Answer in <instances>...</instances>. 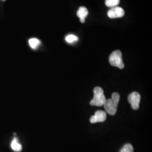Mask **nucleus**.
<instances>
[{
  "mask_svg": "<svg viewBox=\"0 0 152 152\" xmlns=\"http://www.w3.org/2000/svg\"><path fill=\"white\" fill-rule=\"evenodd\" d=\"M120 95L117 92L112 94V98L106 100L105 103L104 104V107L106 112L111 115H115L117 113L118 105L119 103Z\"/></svg>",
  "mask_w": 152,
  "mask_h": 152,
  "instance_id": "obj_1",
  "label": "nucleus"
},
{
  "mask_svg": "<svg viewBox=\"0 0 152 152\" xmlns=\"http://www.w3.org/2000/svg\"><path fill=\"white\" fill-rule=\"evenodd\" d=\"M106 100L103 90L101 87H95L94 89V97L90 103V105L97 107L103 106Z\"/></svg>",
  "mask_w": 152,
  "mask_h": 152,
  "instance_id": "obj_2",
  "label": "nucleus"
},
{
  "mask_svg": "<svg viewBox=\"0 0 152 152\" xmlns=\"http://www.w3.org/2000/svg\"><path fill=\"white\" fill-rule=\"evenodd\" d=\"M109 61L111 65L120 69H123L125 66L122 60V53L120 50L114 51L109 58Z\"/></svg>",
  "mask_w": 152,
  "mask_h": 152,
  "instance_id": "obj_3",
  "label": "nucleus"
},
{
  "mask_svg": "<svg viewBox=\"0 0 152 152\" xmlns=\"http://www.w3.org/2000/svg\"><path fill=\"white\" fill-rule=\"evenodd\" d=\"M140 99V95L137 92H132L128 97V101L130 103L131 108L134 110L139 108Z\"/></svg>",
  "mask_w": 152,
  "mask_h": 152,
  "instance_id": "obj_4",
  "label": "nucleus"
},
{
  "mask_svg": "<svg viewBox=\"0 0 152 152\" xmlns=\"http://www.w3.org/2000/svg\"><path fill=\"white\" fill-rule=\"evenodd\" d=\"M125 15L124 10L121 7H114L111 8L108 11V16L111 19L122 18Z\"/></svg>",
  "mask_w": 152,
  "mask_h": 152,
  "instance_id": "obj_5",
  "label": "nucleus"
},
{
  "mask_svg": "<svg viewBox=\"0 0 152 152\" xmlns=\"http://www.w3.org/2000/svg\"><path fill=\"white\" fill-rule=\"evenodd\" d=\"M107 118V113L102 111L98 110L95 112V115L90 118V121L91 124H95L96 122H103Z\"/></svg>",
  "mask_w": 152,
  "mask_h": 152,
  "instance_id": "obj_6",
  "label": "nucleus"
},
{
  "mask_svg": "<svg viewBox=\"0 0 152 152\" xmlns=\"http://www.w3.org/2000/svg\"><path fill=\"white\" fill-rule=\"evenodd\" d=\"M88 10L84 6L80 7L77 12V15L80 18V22H81L82 23H84L85 22V18L88 15Z\"/></svg>",
  "mask_w": 152,
  "mask_h": 152,
  "instance_id": "obj_7",
  "label": "nucleus"
},
{
  "mask_svg": "<svg viewBox=\"0 0 152 152\" xmlns=\"http://www.w3.org/2000/svg\"><path fill=\"white\" fill-rule=\"evenodd\" d=\"M11 147L12 149L16 152H20L22 151V145L19 142L18 139L15 137L11 142Z\"/></svg>",
  "mask_w": 152,
  "mask_h": 152,
  "instance_id": "obj_8",
  "label": "nucleus"
},
{
  "mask_svg": "<svg viewBox=\"0 0 152 152\" xmlns=\"http://www.w3.org/2000/svg\"><path fill=\"white\" fill-rule=\"evenodd\" d=\"M29 45L33 49H37L41 45V41L37 38H31L29 40Z\"/></svg>",
  "mask_w": 152,
  "mask_h": 152,
  "instance_id": "obj_9",
  "label": "nucleus"
},
{
  "mask_svg": "<svg viewBox=\"0 0 152 152\" xmlns=\"http://www.w3.org/2000/svg\"><path fill=\"white\" fill-rule=\"evenodd\" d=\"M78 37L74 34H69L66 36L65 41L69 44H73L78 41Z\"/></svg>",
  "mask_w": 152,
  "mask_h": 152,
  "instance_id": "obj_10",
  "label": "nucleus"
},
{
  "mask_svg": "<svg viewBox=\"0 0 152 152\" xmlns=\"http://www.w3.org/2000/svg\"><path fill=\"white\" fill-rule=\"evenodd\" d=\"M120 4V0H105V5L109 7H114Z\"/></svg>",
  "mask_w": 152,
  "mask_h": 152,
  "instance_id": "obj_11",
  "label": "nucleus"
},
{
  "mask_svg": "<svg viewBox=\"0 0 152 152\" xmlns=\"http://www.w3.org/2000/svg\"><path fill=\"white\" fill-rule=\"evenodd\" d=\"M120 152H134V148L130 144H125Z\"/></svg>",
  "mask_w": 152,
  "mask_h": 152,
  "instance_id": "obj_12",
  "label": "nucleus"
}]
</instances>
